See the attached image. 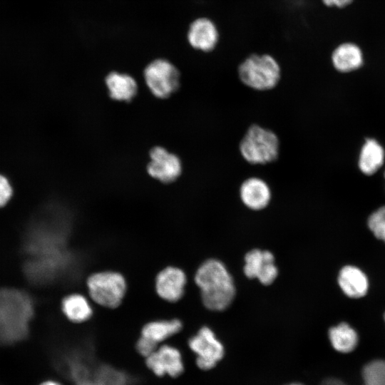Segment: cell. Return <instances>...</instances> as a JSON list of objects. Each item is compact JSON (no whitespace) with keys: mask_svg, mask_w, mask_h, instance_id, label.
Listing matches in <instances>:
<instances>
[{"mask_svg":"<svg viewBox=\"0 0 385 385\" xmlns=\"http://www.w3.org/2000/svg\"><path fill=\"white\" fill-rule=\"evenodd\" d=\"M186 282V275L181 269L168 267L157 275L156 291L162 299L175 302L183 297Z\"/></svg>","mask_w":385,"mask_h":385,"instance_id":"obj_14","label":"cell"},{"mask_svg":"<svg viewBox=\"0 0 385 385\" xmlns=\"http://www.w3.org/2000/svg\"><path fill=\"white\" fill-rule=\"evenodd\" d=\"M279 140L272 130L261 125H250L242 138L239 150L242 158L251 165L274 162L279 154Z\"/></svg>","mask_w":385,"mask_h":385,"instance_id":"obj_5","label":"cell"},{"mask_svg":"<svg viewBox=\"0 0 385 385\" xmlns=\"http://www.w3.org/2000/svg\"><path fill=\"white\" fill-rule=\"evenodd\" d=\"M243 272L247 277L257 279L264 285L271 284L278 274L273 254L259 249L252 250L245 255Z\"/></svg>","mask_w":385,"mask_h":385,"instance_id":"obj_12","label":"cell"},{"mask_svg":"<svg viewBox=\"0 0 385 385\" xmlns=\"http://www.w3.org/2000/svg\"><path fill=\"white\" fill-rule=\"evenodd\" d=\"M145 82L151 93L165 99L175 93L180 86V73L170 61L158 58L147 65L143 73Z\"/></svg>","mask_w":385,"mask_h":385,"instance_id":"obj_7","label":"cell"},{"mask_svg":"<svg viewBox=\"0 0 385 385\" xmlns=\"http://www.w3.org/2000/svg\"><path fill=\"white\" fill-rule=\"evenodd\" d=\"M150 161L147 164L148 174L163 183L177 180L183 172L180 158L162 146H155L149 152Z\"/></svg>","mask_w":385,"mask_h":385,"instance_id":"obj_9","label":"cell"},{"mask_svg":"<svg viewBox=\"0 0 385 385\" xmlns=\"http://www.w3.org/2000/svg\"><path fill=\"white\" fill-rule=\"evenodd\" d=\"M26 228L22 241L26 279L45 285L74 274L77 260L67 248L70 217L63 210L48 209Z\"/></svg>","mask_w":385,"mask_h":385,"instance_id":"obj_1","label":"cell"},{"mask_svg":"<svg viewBox=\"0 0 385 385\" xmlns=\"http://www.w3.org/2000/svg\"><path fill=\"white\" fill-rule=\"evenodd\" d=\"M287 385H303V384H299V383H292V384H287Z\"/></svg>","mask_w":385,"mask_h":385,"instance_id":"obj_30","label":"cell"},{"mask_svg":"<svg viewBox=\"0 0 385 385\" xmlns=\"http://www.w3.org/2000/svg\"><path fill=\"white\" fill-rule=\"evenodd\" d=\"M188 346L196 355V364L202 370L214 368L223 358L225 349L213 331L207 327H202L188 341Z\"/></svg>","mask_w":385,"mask_h":385,"instance_id":"obj_8","label":"cell"},{"mask_svg":"<svg viewBox=\"0 0 385 385\" xmlns=\"http://www.w3.org/2000/svg\"><path fill=\"white\" fill-rule=\"evenodd\" d=\"M384 320H385V314H384Z\"/></svg>","mask_w":385,"mask_h":385,"instance_id":"obj_32","label":"cell"},{"mask_svg":"<svg viewBox=\"0 0 385 385\" xmlns=\"http://www.w3.org/2000/svg\"><path fill=\"white\" fill-rule=\"evenodd\" d=\"M34 314V301L27 292L0 288V342L11 343L25 338Z\"/></svg>","mask_w":385,"mask_h":385,"instance_id":"obj_2","label":"cell"},{"mask_svg":"<svg viewBox=\"0 0 385 385\" xmlns=\"http://www.w3.org/2000/svg\"><path fill=\"white\" fill-rule=\"evenodd\" d=\"M239 194L244 205L255 211L265 209L272 199L271 188L267 183L255 176L247 178L241 183Z\"/></svg>","mask_w":385,"mask_h":385,"instance_id":"obj_13","label":"cell"},{"mask_svg":"<svg viewBox=\"0 0 385 385\" xmlns=\"http://www.w3.org/2000/svg\"><path fill=\"white\" fill-rule=\"evenodd\" d=\"M352 0H334V6L337 7H344L351 2Z\"/></svg>","mask_w":385,"mask_h":385,"instance_id":"obj_28","label":"cell"},{"mask_svg":"<svg viewBox=\"0 0 385 385\" xmlns=\"http://www.w3.org/2000/svg\"><path fill=\"white\" fill-rule=\"evenodd\" d=\"M338 283L343 292L351 298L364 297L369 289V280L359 268L347 265L340 270Z\"/></svg>","mask_w":385,"mask_h":385,"instance_id":"obj_16","label":"cell"},{"mask_svg":"<svg viewBox=\"0 0 385 385\" xmlns=\"http://www.w3.org/2000/svg\"><path fill=\"white\" fill-rule=\"evenodd\" d=\"M322 385H346L337 379H327L322 383Z\"/></svg>","mask_w":385,"mask_h":385,"instance_id":"obj_26","label":"cell"},{"mask_svg":"<svg viewBox=\"0 0 385 385\" xmlns=\"http://www.w3.org/2000/svg\"><path fill=\"white\" fill-rule=\"evenodd\" d=\"M87 287L91 299L108 308L118 307L126 292V282L123 275L112 271L91 274L87 279Z\"/></svg>","mask_w":385,"mask_h":385,"instance_id":"obj_6","label":"cell"},{"mask_svg":"<svg viewBox=\"0 0 385 385\" xmlns=\"http://www.w3.org/2000/svg\"><path fill=\"white\" fill-rule=\"evenodd\" d=\"M384 178H385V170H384Z\"/></svg>","mask_w":385,"mask_h":385,"instance_id":"obj_31","label":"cell"},{"mask_svg":"<svg viewBox=\"0 0 385 385\" xmlns=\"http://www.w3.org/2000/svg\"><path fill=\"white\" fill-rule=\"evenodd\" d=\"M158 346L156 344L142 336H140L135 344L137 352L145 359L153 354Z\"/></svg>","mask_w":385,"mask_h":385,"instance_id":"obj_24","label":"cell"},{"mask_svg":"<svg viewBox=\"0 0 385 385\" xmlns=\"http://www.w3.org/2000/svg\"><path fill=\"white\" fill-rule=\"evenodd\" d=\"M368 226L377 239L385 242V205L379 207L370 215Z\"/></svg>","mask_w":385,"mask_h":385,"instance_id":"obj_23","label":"cell"},{"mask_svg":"<svg viewBox=\"0 0 385 385\" xmlns=\"http://www.w3.org/2000/svg\"><path fill=\"white\" fill-rule=\"evenodd\" d=\"M61 309L66 318L74 323H82L93 314L88 300L79 294H71L63 299Z\"/></svg>","mask_w":385,"mask_h":385,"instance_id":"obj_19","label":"cell"},{"mask_svg":"<svg viewBox=\"0 0 385 385\" xmlns=\"http://www.w3.org/2000/svg\"><path fill=\"white\" fill-rule=\"evenodd\" d=\"M240 81L248 88L258 91L274 88L282 76L281 66L277 60L269 53H252L238 65Z\"/></svg>","mask_w":385,"mask_h":385,"instance_id":"obj_4","label":"cell"},{"mask_svg":"<svg viewBox=\"0 0 385 385\" xmlns=\"http://www.w3.org/2000/svg\"><path fill=\"white\" fill-rule=\"evenodd\" d=\"M220 31L216 23L207 16L194 19L187 31V40L195 50L202 53L213 51L220 42Z\"/></svg>","mask_w":385,"mask_h":385,"instance_id":"obj_11","label":"cell"},{"mask_svg":"<svg viewBox=\"0 0 385 385\" xmlns=\"http://www.w3.org/2000/svg\"><path fill=\"white\" fill-rule=\"evenodd\" d=\"M332 62L336 70L342 73H349L361 67L364 63L363 53L356 44L346 43L334 49L332 55Z\"/></svg>","mask_w":385,"mask_h":385,"instance_id":"obj_18","label":"cell"},{"mask_svg":"<svg viewBox=\"0 0 385 385\" xmlns=\"http://www.w3.org/2000/svg\"><path fill=\"white\" fill-rule=\"evenodd\" d=\"M363 385H385V360L369 362L362 370Z\"/></svg>","mask_w":385,"mask_h":385,"instance_id":"obj_22","label":"cell"},{"mask_svg":"<svg viewBox=\"0 0 385 385\" xmlns=\"http://www.w3.org/2000/svg\"><path fill=\"white\" fill-rule=\"evenodd\" d=\"M145 365L155 376H180L185 370L182 354L175 346L164 344L145 359Z\"/></svg>","mask_w":385,"mask_h":385,"instance_id":"obj_10","label":"cell"},{"mask_svg":"<svg viewBox=\"0 0 385 385\" xmlns=\"http://www.w3.org/2000/svg\"><path fill=\"white\" fill-rule=\"evenodd\" d=\"M329 339L333 348L341 353H349L357 346L356 332L347 323L342 322L329 330Z\"/></svg>","mask_w":385,"mask_h":385,"instance_id":"obj_21","label":"cell"},{"mask_svg":"<svg viewBox=\"0 0 385 385\" xmlns=\"http://www.w3.org/2000/svg\"><path fill=\"white\" fill-rule=\"evenodd\" d=\"M180 320H157L146 324L142 329L140 336L158 345L182 329Z\"/></svg>","mask_w":385,"mask_h":385,"instance_id":"obj_20","label":"cell"},{"mask_svg":"<svg viewBox=\"0 0 385 385\" xmlns=\"http://www.w3.org/2000/svg\"><path fill=\"white\" fill-rule=\"evenodd\" d=\"M12 195V188L6 178L0 175V207L4 206Z\"/></svg>","mask_w":385,"mask_h":385,"instance_id":"obj_25","label":"cell"},{"mask_svg":"<svg viewBox=\"0 0 385 385\" xmlns=\"http://www.w3.org/2000/svg\"><path fill=\"white\" fill-rule=\"evenodd\" d=\"M38 385H63L60 381L55 379H46L41 382Z\"/></svg>","mask_w":385,"mask_h":385,"instance_id":"obj_27","label":"cell"},{"mask_svg":"<svg viewBox=\"0 0 385 385\" xmlns=\"http://www.w3.org/2000/svg\"><path fill=\"white\" fill-rule=\"evenodd\" d=\"M110 98L117 101L129 102L138 93V83L127 73L113 71L105 79Z\"/></svg>","mask_w":385,"mask_h":385,"instance_id":"obj_15","label":"cell"},{"mask_svg":"<svg viewBox=\"0 0 385 385\" xmlns=\"http://www.w3.org/2000/svg\"><path fill=\"white\" fill-rule=\"evenodd\" d=\"M385 150L374 138H366L363 143L358 159V167L365 175H372L384 165Z\"/></svg>","mask_w":385,"mask_h":385,"instance_id":"obj_17","label":"cell"},{"mask_svg":"<svg viewBox=\"0 0 385 385\" xmlns=\"http://www.w3.org/2000/svg\"><path fill=\"white\" fill-rule=\"evenodd\" d=\"M200 289L202 302L212 311H222L235 296L233 279L225 265L216 259H209L198 267L194 277Z\"/></svg>","mask_w":385,"mask_h":385,"instance_id":"obj_3","label":"cell"},{"mask_svg":"<svg viewBox=\"0 0 385 385\" xmlns=\"http://www.w3.org/2000/svg\"><path fill=\"white\" fill-rule=\"evenodd\" d=\"M322 2L328 6H334V0H322Z\"/></svg>","mask_w":385,"mask_h":385,"instance_id":"obj_29","label":"cell"}]
</instances>
